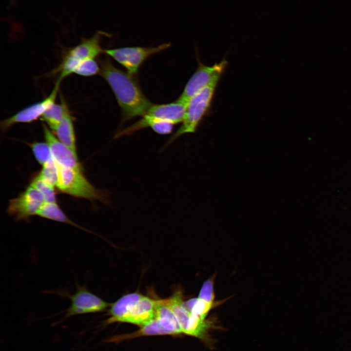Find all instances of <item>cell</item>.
<instances>
[{
  "label": "cell",
  "instance_id": "1",
  "mask_svg": "<svg viewBox=\"0 0 351 351\" xmlns=\"http://www.w3.org/2000/svg\"><path fill=\"white\" fill-rule=\"evenodd\" d=\"M100 74L111 88L121 111V123L144 116L153 103L142 92L134 75L116 67L108 58L100 60Z\"/></svg>",
  "mask_w": 351,
  "mask_h": 351
},
{
  "label": "cell",
  "instance_id": "2",
  "mask_svg": "<svg viewBox=\"0 0 351 351\" xmlns=\"http://www.w3.org/2000/svg\"><path fill=\"white\" fill-rule=\"evenodd\" d=\"M106 33L98 31L92 37L83 39L77 45L66 52L59 65L54 71L59 73L58 80H61L73 74L81 63L89 59H95L103 50L100 45L101 40Z\"/></svg>",
  "mask_w": 351,
  "mask_h": 351
},
{
  "label": "cell",
  "instance_id": "3",
  "mask_svg": "<svg viewBox=\"0 0 351 351\" xmlns=\"http://www.w3.org/2000/svg\"><path fill=\"white\" fill-rule=\"evenodd\" d=\"M57 164L58 177L56 186L60 191L75 197L106 202V195L92 185L82 171Z\"/></svg>",
  "mask_w": 351,
  "mask_h": 351
},
{
  "label": "cell",
  "instance_id": "4",
  "mask_svg": "<svg viewBox=\"0 0 351 351\" xmlns=\"http://www.w3.org/2000/svg\"><path fill=\"white\" fill-rule=\"evenodd\" d=\"M217 84H211L197 93L188 102L181 125L165 144L168 146L181 136L195 132L208 110Z\"/></svg>",
  "mask_w": 351,
  "mask_h": 351
},
{
  "label": "cell",
  "instance_id": "5",
  "mask_svg": "<svg viewBox=\"0 0 351 351\" xmlns=\"http://www.w3.org/2000/svg\"><path fill=\"white\" fill-rule=\"evenodd\" d=\"M76 287L73 294L63 291L51 292L66 296L70 300V305L64 311L65 314L61 321L77 315L102 312L109 306V303L90 292L85 285L77 284Z\"/></svg>",
  "mask_w": 351,
  "mask_h": 351
},
{
  "label": "cell",
  "instance_id": "6",
  "mask_svg": "<svg viewBox=\"0 0 351 351\" xmlns=\"http://www.w3.org/2000/svg\"><path fill=\"white\" fill-rule=\"evenodd\" d=\"M170 46V43H165L156 47H121L104 49L103 53L124 67L128 73L135 75L148 58L168 49Z\"/></svg>",
  "mask_w": 351,
  "mask_h": 351
},
{
  "label": "cell",
  "instance_id": "7",
  "mask_svg": "<svg viewBox=\"0 0 351 351\" xmlns=\"http://www.w3.org/2000/svg\"><path fill=\"white\" fill-rule=\"evenodd\" d=\"M226 64L227 62L225 60L211 66L200 63L198 68L188 80L183 92L176 100L188 104L192 98L201 90L211 84H217Z\"/></svg>",
  "mask_w": 351,
  "mask_h": 351
},
{
  "label": "cell",
  "instance_id": "8",
  "mask_svg": "<svg viewBox=\"0 0 351 351\" xmlns=\"http://www.w3.org/2000/svg\"><path fill=\"white\" fill-rule=\"evenodd\" d=\"M45 202L41 193L30 185L18 197L10 201L7 212L17 220H27L37 215Z\"/></svg>",
  "mask_w": 351,
  "mask_h": 351
},
{
  "label": "cell",
  "instance_id": "9",
  "mask_svg": "<svg viewBox=\"0 0 351 351\" xmlns=\"http://www.w3.org/2000/svg\"><path fill=\"white\" fill-rule=\"evenodd\" d=\"M61 81L57 80L51 93L43 100L32 104L19 111L12 116L0 122L2 131H5L15 124L30 123L41 117L45 112L55 103Z\"/></svg>",
  "mask_w": 351,
  "mask_h": 351
},
{
  "label": "cell",
  "instance_id": "10",
  "mask_svg": "<svg viewBox=\"0 0 351 351\" xmlns=\"http://www.w3.org/2000/svg\"><path fill=\"white\" fill-rule=\"evenodd\" d=\"M43 129L45 140L55 161L60 165L82 171L77 155L61 143L45 124H43Z\"/></svg>",
  "mask_w": 351,
  "mask_h": 351
},
{
  "label": "cell",
  "instance_id": "11",
  "mask_svg": "<svg viewBox=\"0 0 351 351\" xmlns=\"http://www.w3.org/2000/svg\"><path fill=\"white\" fill-rule=\"evenodd\" d=\"M187 106L188 104L177 100L167 104H153L145 114L175 124L183 121Z\"/></svg>",
  "mask_w": 351,
  "mask_h": 351
},
{
  "label": "cell",
  "instance_id": "12",
  "mask_svg": "<svg viewBox=\"0 0 351 351\" xmlns=\"http://www.w3.org/2000/svg\"><path fill=\"white\" fill-rule=\"evenodd\" d=\"M156 300L143 296L121 322L142 326L155 318Z\"/></svg>",
  "mask_w": 351,
  "mask_h": 351
},
{
  "label": "cell",
  "instance_id": "13",
  "mask_svg": "<svg viewBox=\"0 0 351 351\" xmlns=\"http://www.w3.org/2000/svg\"><path fill=\"white\" fill-rule=\"evenodd\" d=\"M142 296L141 294L135 292L125 295L117 300L111 306L108 312L110 316L104 323L109 324L120 322Z\"/></svg>",
  "mask_w": 351,
  "mask_h": 351
},
{
  "label": "cell",
  "instance_id": "14",
  "mask_svg": "<svg viewBox=\"0 0 351 351\" xmlns=\"http://www.w3.org/2000/svg\"><path fill=\"white\" fill-rule=\"evenodd\" d=\"M55 131L58 139L77 155L73 119L65 101L63 118Z\"/></svg>",
  "mask_w": 351,
  "mask_h": 351
},
{
  "label": "cell",
  "instance_id": "15",
  "mask_svg": "<svg viewBox=\"0 0 351 351\" xmlns=\"http://www.w3.org/2000/svg\"><path fill=\"white\" fill-rule=\"evenodd\" d=\"M155 317L170 334L182 332L175 314L165 304L164 299L156 300Z\"/></svg>",
  "mask_w": 351,
  "mask_h": 351
},
{
  "label": "cell",
  "instance_id": "16",
  "mask_svg": "<svg viewBox=\"0 0 351 351\" xmlns=\"http://www.w3.org/2000/svg\"><path fill=\"white\" fill-rule=\"evenodd\" d=\"M37 215L44 218L71 225L89 233H94L70 219L56 202H45L38 212Z\"/></svg>",
  "mask_w": 351,
  "mask_h": 351
},
{
  "label": "cell",
  "instance_id": "17",
  "mask_svg": "<svg viewBox=\"0 0 351 351\" xmlns=\"http://www.w3.org/2000/svg\"><path fill=\"white\" fill-rule=\"evenodd\" d=\"M140 326V329L137 332L128 335H122L121 337H118L114 340L132 338L142 335L170 334V332L163 327L156 317Z\"/></svg>",
  "mask_w": 351,
  "mask_h": 351
},
{
  "label": "cell",
  "instance_id": "18",
  "mask_svg": "<svg viewBox=\"0 0 351 351\" xmlns=\"http://www.w3.org/2000/svg\"><path fill=\"white\" fill-rule=\"evenodd\" d=\"M60 104L55 103L48 109L41 117V119L46 122L49 127L54 131L57 129L64 115V101L60 97Z\"/></svg>",
  "mask_w": 351,
  "mask_h": 351
},
{
  "label": "cell",
  "instance_id": "19",
  "mask_svg": "<svg viewBox=\"0 0 351 351\" xmlns=\"http://www.w3.org/2000/svg\"><path fill=\"white\" fill-rule=\"evenodd\" d=\"M184 304L192 313L203 318H206L208 312L215 305L214 302H209L198 297L190 299Z\"/></svg>",
  "mask_w": 351,
  "mask_h": 351
},
{
  "label": "cell",
  "instance_id": "20",
  "mask_svg": "<svg viewBox=\"0 0 351 351\" xmlns=\"http://www.w3.org/2000/svg\"><path fill=\"white\" fill-rule=\"evenodd\" d=\"M38 176L45 183L51 187L57 185L58 177V168L56 162L53 158L42 165V168Z\"/></svg>",
  "mask_w": 351,
  "mask_h": 351
},
{
  "label": "cell",
  "instance_id": "21",
  "mask_svg": "<svg viewBox=\"0 0 351 351\" xmlns=\"http://www.w3.org/2000/svg\"><path fill=\"white\" fill-rule=\"evenodd\" d=\"M29 145L37 160L42 165L53 158L50 147L47 143L34 142Z\"/></svg>",
  "mask_w": 351,
  "mask_h": 351
},
{
  "label": "cell",
  "instance_id": "22",
  "mask_svg": "<svg viewBox=\"0 0 351 351\" xmlns=\"http://www.w3.org/2000/svg\"><path fill=\"white\" fill-rule=\"evenodd\" d=\"M30 185L37 189L44 196L45 202H56L54 187L45 183L38 175L32 180Z\"/></svg>",
  "mask_w": 351,
  "mask_h": 351
},
{
  "label": "cell",
  "instance_id": "23",
  "mask_svg": "<svg viewBox=\"0 0 351 351\" xmlns=\"http://www.w3.org/2000/svg\"><path fill=\"white\" fill-rule=\"evenodd\" d=\"M100 67L95 59H87L81 63L73 73L84 77L94 76L100 73Z\"/></svg>",
  "mask_w": 351,
  "mask_h": 351
},
{
  "label": "cell",
  "instance_id": "24",
  "mask_svg": "<svg viewBox=\"0 0 351 351\" xmlns=\"http://www.w3.org/2000/svg\"><path fill=\"white\" fill-rule=\"evenodd\" d=\"M174 125L170 121L154 118L150 127L157 134L167 135L172 132Z\"/></svg>",
  "mask_w": 351,
  "mask_h": 351
},
{
  "label": "cell",
  "instance_id": "25",
  "mask_svg": "<svg viewBox=\"0 0 351 351\" xmlns=\"http://www.w3.org/2000/svg\"><path fill=\"white\" fill-rule=\"evenodd\" d=\"M198 298L209 302H214V277L210 278L204 283Z\"/></svg>",
  "mask_w": 351,
  "mask_h": 351
}]
</instances>
